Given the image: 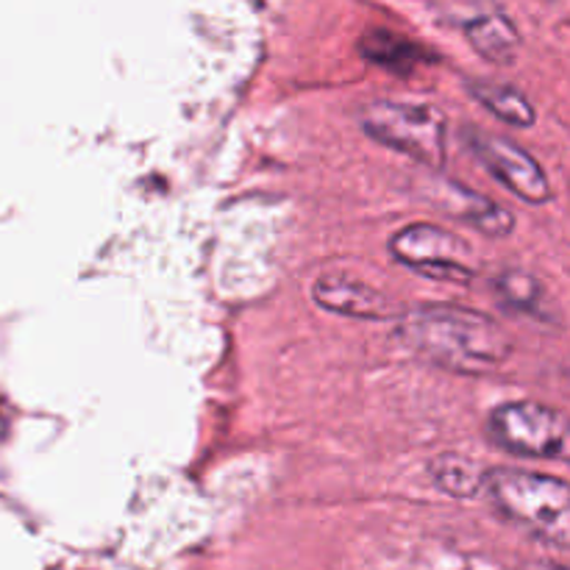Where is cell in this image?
Returning <instances> with one entry per match:
<instances>
[{"label": "cell", "instance_id": "9", "mask_svg": "<svg viewBox=\"0 0 570 570\" xmlns=\"http://www.w3.org/2000/svg\"><path fill=\"white\" fill-rule=\"evenodd\" d=\"M445 209L454 212L456 217L471 223L473 228H479L488 237H507L515 228V220H512V215L504 206L493 204V200L482 198V195L471 193L465 187L449 189V195H445Z\"/></svg>", "mask_w": 570, "mask_h": 570}, {"label": "cell", "instance_id": "3", "mask_svg": "<svg viewBox=\"0 0 570 570\" xmlns=\"http://www.w3.org/2000/svg\"><path fill=\"white\" fill-rule=\"evenodd\" d=\"M362 128L376 142L387 145L432 170H443L449 122H445L443 111L434 106L376 100L362 109Z\"/></svg>", "mask_w": 570, "mask_h": 570}, {"label": "cell", "instance_id": "13", "mask_svg": "<svg viewBox=\"0 0 570 570\" xmlns=\"http://www.w3.org/2000/svg\"><path fill=\"white\" fill-rule=\"evenodd\" d=\"M495 289H499L501 301L523 312L534 309L540 298V284L532 276H527V273H507V276L495 282Z\"/></svg>", "mask_w": 570, "mask_h": 570}, {"label": "cell", "instance_id": "2", "mask_svg": "<svg viewBox=\"0 0 570 570\" xmlns=\"http://www.w3.org/2000/svg\"><path fill=\"white\" fill-rule=\"evenodd\" d=\"M484 488L507 518L527 527L529 532L568 546L570 540V493L562 479L532 471L495 468L484 476Z\"/></svg>", "mask_w": 570, "mask_h": 570}, {"label": "cell", "instance_id": "8", "mask_svg": "<svg viewBox=\"0 0 570 570\" xmlns=\"http://www.w3.org/2000/svg\"><path fill=\"white\" fill-rule=\"evenodd\" d=\"M465 37L473 50L493 65H512L521 53V33L504 14L476 17L465 26Z\"/></svg>", "mask_w": 570, "mask_h": 570}, {"label": "cell", "instance_id": "14", "mask_svg": "<svg viewBox=\"0 0 570 570\" xmlns=\"http://www.w3.org/2000/svg\"><path fill=\"white\" fill-rule=\"evenodd\" d=\"M521 570H566V568H554V566H527Z\"/></svg>", "mask_w": 570, "mask_h": 570}, {"label": "cell", "instance_id": "7", "mask_svg": "<svg viewBox=\"0 0 570 570\" xmlns=\"http://www.w3.org/2000/svg\"><path fill=\"white\" fill-rule=\"evenodd\" d=\"M312 298L326 312L356 321H393L399 315L395 301L387 298L382 289L360 282V278L343 276V273H328L321 276L312 287Z\"/></svg>", "mask_w": 570, "mask_h": 570}, {"label": "cell", "instance_id": "10", "mask_svg": "<svg viewBox=\"0 0 570 570\" xmlns=\"http://www.w3.org/2000/svg\"><path fill=\"white\" fill-rule=\"evenodd\" d=\"M429 473H432L434 484L454 499L479 495L484 488V476H488V471H482L476 462L462 454H440L429 465Z\"/></svg>", "mask_w": 570, "mask_h": 570}, {"label": "cell", "instance_id": "4", "mask_svg": "<svg viewBox=\"0 0 570 570\" xmlns=\"http://www.w3.org/2000/svg\"><path fill=\"white\" fill-rule=\"evenodd\" d=\"M390 254L434 282L468 284L473 278L471 248L434 223H412L390 239Z\"/></svg>", "mask_w": 570, "mask_h": 570}, {"label": "cell", "instance_id": "5", "mask_svg": "<svg viewBox=\"0 0 570 570\" xmlns=\"http://www.w3.org/2000/svg\"><path fill=\"white\" fill-rule=\"evenodd\" d=\"M490 432L501 449L518 456L557 460L566 454L568 432L562 415L543 404H532V401L499 406L490 421Z\"/></svg>", "mask_w": 570, "mask_h": 570}, {"label": "cell", "instance_id": "11", "mask_svg": "<svg viewBox=\"0 0 570 570\" xmlns=\"http://www.w3.org/2000/svg\"><path fill=\"white\" fill-rule=\"evenodd\" d=\"M473 95L482 100V106H488L499 120L510 122L518 128H532L538 115H534V106L523 98L518 89L501 87V83H476Z\"/></svg>", "mask_w": 570, "mask_h": 570}, {"label": "cell", "instance_id": "1", "mask_svg": "<svg viewBox=\"0 0 570 570\" xmlns=\"http://www.w3.org/2000/svg\"><path fill=\"white\" fill-rule=\"evenodd\" d=\"M401 340L432 365L465 376L499 371L512 351L493 317L460 306H423L406 312Z\"/></svg>", "mask_w": 570, "mask_h": 570}, {"label": "cell", "instance_id": "6", "mask_svg": "<svg viewBox=\"0 0 570 570\" xmlns=\"http://www.w3.org/2000/svg\"><path fill=\"white\" fill-rule=\"evenodd\" d=\"M468 145H471L473 156L488 167L490 176L504 184L512 195L527 204H546L551 198V184L543 167L521 145L484 131L468 134Z\"/></svg>", "mask_w": 570, "mask_h": 570}, {"label": "cell", "instance_id": "12", "mask_svg": "<svg viewBox=\"0 0 570 570\" xmlns=\"http://www.w3.org/2000/svg\"><path fill=\"white\" fill-rule=\"evenodd\" d=\"M362 53L371 61L384 67H393V70H401V67H410L417 61V48L415 45L404 42L401 37H393L387 31H376L371 37H365L362 42Z\"/></svg>", "mask_w": 570, "mask_h": 570}]
</instances>
